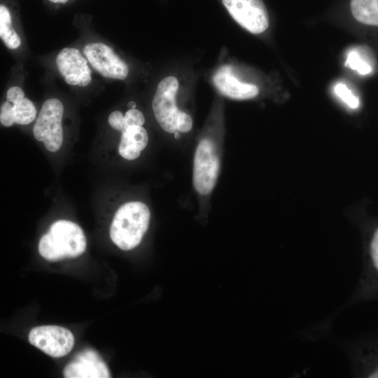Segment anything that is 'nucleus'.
<instances>
[{"label":"nucleus","instance_id":"nucleus-11","mask_svg":"<svg viewBox=\"0 0 378 378\" xmlns=\"http://www.w3.org/2000/svg\"><path fill=\"white\" fill-rule=\"evenodd\" d=\"M232 18L252 34L265 31L269 26V16L262 0H222Z\"/></svg>","mask_w":378,"mask_h":378},{"label":"nucleus","instance_id":"nucleus-9","mask_svg":"<svg viewBox=\"0 0 378 378\" xmlns=\"http://www.w3.org/2000/svg\"><path fill=\"white\" fill-rule=\"evenodd\" d=\"M83 54L91 66L102 76L117 80H125L127 77V64L106 44L89 43L84 46Z\"/></svg>","mask_w":378,"mask_h":378},{"label":"nucleus","instance_id":"nucleus-12","mask_svg":"<svg viewBox=\"0 0 378 378\" xmlns=\"http://www.w3.org/2000/svg\"><path fill=\"white\" fill-rule=\"evenodd\" d=\"M55 63L64 81L74 86L85 87L92 80V72L86 58L75 48H64L57 55Z\"/></svg>","mask_w":378,"mask_h":378},{"label":"nucleus","instance_id":"nucleus-13","mask_svg":"<svg viewBox=\"0 0 378 378\" xmlns=\"http://www.w3.org/2000/svg\"><path fill=\"white\" fill-rule=\"evenodd\" d=\"M348 352L356 377H378L377 341L370 339L354 341Z\"/></svg>","mask_w":378,"mask_h":378},{"label":"nucleus","instance_id":"nucleus-8","mask_svg":"<svg viewBox=\"0 0 378 378\" xmlns=\"http://www.w3.org/2000/svg\"><path fill=\"white\" fill-rule=\"evenodd\" d=\"M28 339L30 344L53 358L64 356L74 344L71 332L58 326L35 327L30 330Z\"/></svg>","mask_w":378,"mask_h":378},{"label":"nucleus","instance_id":"nucleus-17","mask_svg":"<svg viewBox=\"0 0 378 378\" xmlns=\"http://www.w3.org/2000/svg\"><path fill=\"white\" fill-rule=\"evenodd\" d=\"M351 13L356 20L368 24H378V0H351Z\"/></svg>","mask_w":378,"mask_h":378},{"label":"nucleus","instance_id":"nucleus-19","mask_svg":"<svg viewBox=\"0 0 378 378\" xmlns=\"http://www.w3.org/2000/svg\"><path fill=\"white\" fill-rule=\"evenodd\" d=\"M335 94L351 108H357L359 106L358 99L343 83H338L335 87Z\"/></svg>","mask_w":378,"mask_h":378},{"label":"nucleus","instance_id":"nucleus-15","mask_svg":"<svg viewBox=\"0 0 378 378\" xmlns=\"http://www.w3.org/2000/svg\"><path fill=\"white\" fill-rule=\"evenodd\" d=\"M213 82L223 95L232 99H250L259 93L256 85L238 80L231 74V68L228 66H223L215 74Z\"/></svg>","mask_w":378,"mask_h":378},{"label":"nucleus","instance_id":"nucleus-6","mask_svg":"<svg viewBox=\"0 0 378 378\" xmlns=\"http://www.w3.org/2000/svg\"><path fill=\"white\" fill-rule=\"evenodd\" d=\"M64 108L57 98H50L43 104L33 127L34 139L43 143L50 153L59 151L64 144L62 118Z\"/></svg>","mask_w":378,"mask_h":378},{"label":"nucleus","instance_id":"nucleus-4","mask_svg":"<svg viewBox=\"0 0 378 378\" xmlns=\"http://www.w3.org/2000/svg\"><path fill=\"white\" fill-rule=\"evenodd\" d=\"M363 239V268L358 284L348 304L377 298L378 227L376 221H359Z\"/></svg>","mask_w":378,"mask_h":378},{"label":"nucleus","instance_id":"nucleus-20","mask_svg":"<svg viewBox=\"0 0 378 378\" xmlns=\"http://www.w3.org/2000/svg\"><path fill=\"white\" fill-rule=\"evenodd\" d=\"M193 121L191 116L184 111H181L177 120V131L179 134L188 133L192 128Z\"/></svg>","mask_w":378,"mask_h":378},{"label":"nucleus","instance_id":"nucleus-1","mask_svg":"<svg viewBox=\"0 0 378 378\" xmlns=\"http://www.w3.org/2000/svg\"><path fill=\"white\" fill-rule=\"evenodd\" d=\"M151 213L148 206L139 200L122 203L115 211L109 234L119 248L130 251L141 243L148 229Z\"/></svg>","mask_w":378,"mask_h":378},{"label":"nucleus","instance_id":"nucleus-5","mask_svg":"<svg viewBox=\"0 0 378 378\" xmlns=\"http://www.w3.org/2000/svg\"><path fill=\"white\" fill-rule=\"evenodd\" d=\"M221 160L219 148L209 137L197 144L193 158L192 186L201 196H208L214 190L220 172Z\"/></svg>","mask_w":378,"mask_h":378},{"label":"nucleus","instance_id":"nucleus-14","mask_svg":"<svg viewBox=\"0 0 378 378\" xmlns=\"http://www.w3.org/2000/svg\"><path fill=\"white\" fill-rule=\"evenodd\" d=\"M66 378H108L109 370L101 356L93 349L78 353L63 370Z\"/></svg>","mask_w":378,"mask_h":378},{"label":"nucleus","instance_id":"nucleus-2","mask_svg":"<svg viewBox=\"0 0 378 378\" xmlns=\"http://www.w3.org/2000/svg\"><path fill=\"white\" fill-rule=\"evenodd\" d=\"M87 247L83 229L77 223L59 219L51 224L48 231L40 239L38 250L49 261L74 258L82 255Z\"/></svg>","mask_w":378,"mask_h":378},{"label":"nucleus","instance_id":"nucleus-7","mask_svg":"<svg viewBox=\"0 0 378 378\" xmlns=\"http://www.w3.org/2000/svg\"><path fill=\"white\" fill-rule=\"evenodd\" d=\"M179 83L177 78L169 76L163 78L158 85L152 101L154 116L160 127L169 134L180 137L177 131V120L182 111L176 106V94Z\"/></svg>","mask_w":378,"mask_h":378},{"label":"nucleus","instance_id":"nucleus-21","mask_svg":"<svg viewBox=\"0 0 378 378\" xmlns=\"http://www.w3.org/2000/svg\"><path fill=\"white\" fill-rule=\"evenodd\" d=\"M51 2L52 3H55V4H58V3H61V4H65L66 3V1L68 0H50Z\"/></svg>","mask_w":378,"mask_h":378},{"label":"nucleus","instance_id":"nucleus-3","mask_svg":"<svg viewBox=\"0 0 378 378\" xmlns=\"http://www.w3.org/2000/svg\"><path fill=\"white\" fill-rule=\"evenodd\" d=\"M111 128L120 132L118 153L124 160L133 161L140 157L148 144V134L143 126L145 117L136 108H129L125 114L120 111L111 112L108 117Z\"/></svg>","mask_w":378,"mask_h":378},{"label":"nucleus","instance_id":"nucleus-18","mask_svg":"<svg viewBox=\"0 0 378 378\" xmlns=\"http://www.w3.org/2000/svg\"><path fill=\"white\" fill-rule=\"evenodd\" d=\"M345 65L356 71L360 75L369 74L372 71V66L356 50H351L349 52Z\"/></svg>","mask_w":378,"mask_h":378},{"label":"nucleus","instance_id":"nucleus-10","mask_svg":"<svg viewBox=\"0 0 378 378\" xmlns=\"http://www.w3.org/2000/svg\"><path fill=\"white\" fill-rule=\"evenodd\" d=\"M36 115L34 103L25 97L20 87L13 85L7 90L6 99L0 106V124L2 126L27 125L36 120Z\"/></svg>","mask_w":378,"mask_h":378},{"label":"nucleus","instance_id":"nucleus-16","mask_svg":"<svg viewBox=\"0 0 378 378\" xmlns=\"http://www.w3.org/2000/svg\"><path fill=\"white\" fill-rule=\"evenodd\" d=\"M0 39L10 50L20 47V36L13 26L12 17L8 8L0 4Z\"/></svg>","mask_w":378,"mask_h":378}]
</instances>
